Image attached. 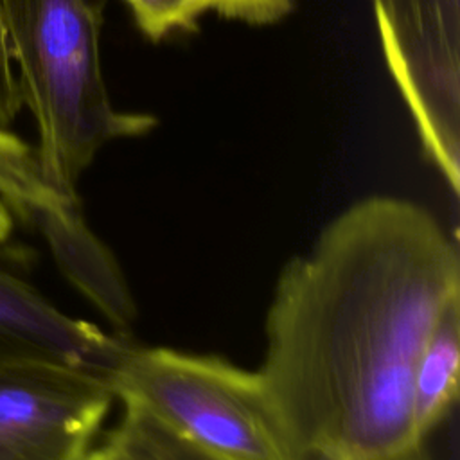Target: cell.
I'll use <instances>...</instances> for the list:
<instances>
[{
    "label": "cell",
    "mask_w": 460,
    "mask_h": 460,
    "mask_svg": "<svg viewBox=\"0 0 460 460\" xmlns=\"http://www.w3.org/2000/svg\"><path fill=\"white\" fill-rule=\"evenodd\" d=\"M460 300L456 241L424 207L368 196L280 271L257 370L298 456L428 460L411 419L422 345Z\"/></svg>",
    "instance_id": "1"
},
{
    "label": "cell",
    "mask_w": 460,
    "mask_h": 460,
    "mask_svg": "<svg viewBox=\"0 0 460 460\" xmlns=\"http://www.w3.org/2000/svg\"><path fill=\"white\" fill-rule=\"evenodd\" d=\"M0 16L22 101L38 126L40 171L58 192L77 196L81 174L108 142L147 135L158 120L111 104L99 2L0 0Z\"/></svg>",
    "instance_id": "2"
},
{
    "label": "cell",
    "mask_w": 460,
    "mask_h": 460,
    "mask_svg": "<svg viewBox=\"0 0 460 460\" xmlns=\"http://www.w3.org/2000/svg\"><path fill=\"white\" fill-rule=\"evenodd\" d=\"M110 386L122 404L212 460H296L257 370L217 356L129 343Z\"/></svg>",
    "instance_id": "3"
},
{
    "label": "cell",
    "mask_w": 460,
    "mask_h": 460,
    "mask_svg": "<svg viewBox=\"0 0 460 460\" xmlns=\"http://www.w3.org/2000/svg\"><path fill=\"white\" fill-rule=\"evenodd\" d=\"M386 66L428 160L460 192V0H372Z\"/></svg>",
    "instance_id": "4"
},
{
    "label": "cell",
    "mask_w": 460,
    "mask_h": 460,
    "mask_svg": "<svg viewBox=\"0 0 460 460\" xmlns=\"http://www.w3.org/2000/svg\"><path fill=\"white\" fill-rule=\"evenodd\" d=\"M115 395L108 379L43 359L0 367V460H83Z\"/></svg>",
    "instance_id": "5"
},
{
    "label": "cell",
    "mask_w": 460,
    "mask_h": 460,
    "mask_svg": "<svg viewBox=\"0 0 460 460\" xmlns=\"http://www.w3.org/2000/svg\"><path fill=\"white\" fill-rule=\"evenodd\" d=\"M129 338L72 318L34 286L0 268V367L43 359L97 374L110 383Z\"/></svg>",
    "instance_id": "6"
},
{
    "label": "cell",
    "mask_w": 460,
    "mask_h": 460,
    "mask_svg": "<svg viewBox=\"0 0 460 460\" xmlns=\"http://www.w3.org/2000/svg\"><path fill=\"white\" fill-rule=\"evenodd\" d=\"M31 226L43 235L72 286L111 323L117 336L129 338L138 314L135 298L115 255L86 225L79 198L50 199Z\"/></svg>",
    "instance_id": "7"
},
{
    "label": "cell",
    "mask_w": 460,
    "mask_h": 460,
    "mask_svg": "<svg viewBox=\"0 0 460 460\" xmlns=\"http://www.w3.org/2000/svg\"><path fill=\"white\" fill-rule=\"evenodd\" d=\"M460 300L451 304L422 345L411 377V419L428 435L446 419L458 395Z\"/></svg>",
    "instance_id": "8"
},
{
    "label": "cell",
    "mask_w": 460,
    "mask_h": 460,
    "mask_svg": "<svg viewBox=\"0 0 460 460\" xmlns=\"http://www.w3.org/2000/svg\"><path fill=\"white\" fill-rule=\"evenodd\" d=\"M122 406L124 413L119 426L104 438L113 449L115 460H212L169 433L138 408Z\"/></svg>",
    "instance_id": "9"
},
{
    "label": "cell",
    "mask_w": 460,
    "mask_h": 460,
    "mask_svg": "<svg viewBox=\"0 0 460 460\" xmlns=\"http://www.w3.org/2000/svg\"><path fill=\"white\" fill-rule=\"evenodd\" d=\"M140 32L160 41L176 32L198 27L199 18L214 11L223 18L226 0H126Z\"/></svg>",
    "instance_id": "10"
},
{
    "label": "cell",
    "mask_w": 460,
    "mask_h": 460,
    "mask_svg": "<svg viewBox=\"0 0 460 460\" xmlns=\"http://www.w3.org/2000/svg\"><path fill=\"white\" fill-rule=\"evenodd\" d=\"M295 0H226L223 18L248 25H271L291 13Z\"/></svg>",
    "instance_id": "11"
},
{
    "label": "cell",
    "mask_w": 460,
    "mask_h": 460,
    "mask_svg": "<svg viewBox=\"0 0 460 460\" xmlns=\"http://www.w3.org/2000/svg\"><path fill=\"white\" fill-rule=\"evenodd\" d=\"M22 104L23 101L20 83L7 50L5 32L0 16V129L11 131V126L22 110Z\"/></svg>",
    "instance_id": "12"
},
{
    "label": "cell",
    "mask_w": 460,
    "mask_h": 460,
    "mask_svg": "<svg viewBox=\"0 0 460 460\" xmlns=\"http://www.w3.org/2000/svg\"><path fill=\"white\" fill-rule=\"evenodd\" d=\"M31 149L32 147L27 142H23L18 135H14L13 131L0 129V178L14 164V160L22 158ZM14 223L16 221L0 194V243L9 239Z\"/></svg>",
    "instance_id": "13"
},
{
    "label": "cell",
    "mask_w": 460,
    "mask_h": 460,
    "mask_svg": "<svg viewBox=\"0 0 460 460\" xmlns=\"http://www.w3.org/2000/svg\"><path fill=\"white\" fill-rule=\"evenodd\" d=\"M83 460H115V455H113V449L110 447V444L104 440L101 446L92 447Z\"/></svg>",
    "instance_id": "14"
},
{
    "label": "cell",
    "mask_w": 460,
    "mask_h": 460,
    "mask_svg": "<svg viewBox=\"0 0 460 460\" xmlns=\"http://www.w3.org/2000/svg\"><path fill=\"white\" fill-rule=\"evenodd\" d=\"M296 460H354V458H347V456H340V455H332V453H323V451H304L296 456Z\"/></svg>",
    "instance_id": "15"
}]
</instances>
